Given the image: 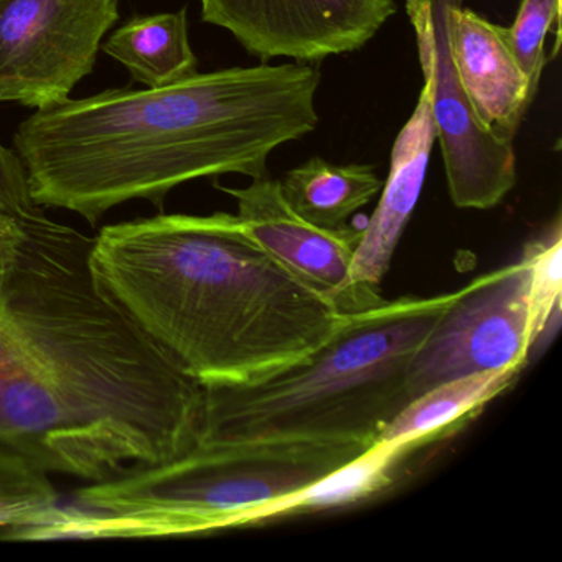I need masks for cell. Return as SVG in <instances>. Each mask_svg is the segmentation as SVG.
I'll return each instance as SVG.
<instances>
[{
  "label": "cell",
  "mask_w": 562,
  "mask_h": 562,
  "mask_svg": "<svg viewBox=\"0 0 562 562\" xmlns=\"http://www.w3.org/2000/svg\"><path fill=\"white\" fill-rule=\"evenodd\" d=\"M279 183L285 202L301 218L328 229L347 226L348 218L383 189L373 166H338L321 157L289 170Z\"/></svg>",
  "instance_id": "cell-15"
},
{
  "label": "cell",
  "mask_w": 562,
  "mask_h": 562,
  "mask_svg": "<svg viewBox=\"0 0 562 562\" xmlns=\"http://www.w3.org/2000/svg\"><path fill=\"white\" fill-rule=\"evenodd\" d=\"M449 44L457 80L480 126L513 143L539 87L516 61L506 27L456 5L449 15Z\"/></svg>",
  "instance_id": "cell-11"
},
{
  "label": "cell",
  "mask_w": 562,
  "mask_h": 562,
  "mask_svg": "<svg viewBox=\"0 0 562 562\" xmlns=\"http://www.w3.org/2000/svg\"><path fill=\"white\" fill-rule=\"evenodd\" d=\"M453 299L456 292L384 301L348 314L317 350L269 376L203 386L196 442L371 446L411 403V360Z\"/></svg>",
  "instance_id": "cell-4"
},
{
  "label": "cell",
  "mask_w": 562,
  "mask_h": 562,
  "mask_svg": "<svg viewBox=\"0 0 562 562\" xmlns=\"http://www.w3.org/2000/svg\"><path fill=\"white\" fill-rule=\"evenodd\" d=\"M519 371L518 368L482 371L436 384L404 406L384 427L380 440L413 450L443 436L505 393Z\"/></svg>",
  "instance_id": "cell-14"
},
{
  "label": "cell",
  "mask_w": 562,
  "mask_h": 562,
  "mask_svg": "<svg viewBox=\"0 0 562 562\" xmlns=\"http://www.w3.org/2000/svg\"><path fill=\"white\" fill-rule=\"evenodd\" d=\"M101 50L126 67L134 81L150 90L199 74V60L190 47L186 8L131 19L101 44Z\"/></svg>",
  "instance_id": "cell-13"
},
{
  "label": "cell",
  "mask_w": 562,
  "mask_h": 562,
  "mask_svg": "<svg viewBox=\"0 0 562 562\" xmlns=\"http://www.w3.org/2000/svg\"><path fill=\"white\" fill-rule=\"evenodd\" d=\"M430 93L432 83L429 78H424L416 108L394 140L390 173L383 182L380 202L361 233L351 262V281L357 285L380 289L401 236L419 202L437 140Z\"/></svg>",
  "instance_id": "cell-12"
},
{
  "label": "cell",
  "mask_w": 562,
  "mask_h": 562,
  "mask_svg": "<svg viewBox=\"0 0 562 562\" xmlns=\"http://www.w3.org/2000/svg\"><path fill=\"white\" fill-rule=\"evenodd\" d=\"M238 203V216L252 238L292 272L324 292L341 314L383 304L380 289L351 281V262L363 229L312 225L285 202L279 180L259 177L248 187H218Z\"/></svg>",
  "instance_id": "cell-10"
},
{
  "label": "cell",
  "mask_w": 562,
  "mask_h": 562,
  "mask_svg": "<svg viewBox=\"0 0 562 562\" xmlns=\"http://www.w3.org/2000/svg\"><path fill=\"white\" fill-rule=\"evenodd\" d=\"M25 239V218L0 212V278L12 268Z\"/></svg>",
  "instance_id": "cell-21"
},
{
  "label": "cell",
  "mask_w": 562,
  "mask_h": 562,
  "mask_svg": "<svg viewBox=\"0 0 562 562\" xmlns=\"http://www.w3.org/2000/svg\"><path fill=\"white\" fill-rule=\"evenodd\" d=\"M521 261L529 272V327L532 344L544 334L551 318L559 314L562 295V229L561 220L529 243Z\"/></svg>",
  "instance_id": "cell-18"
},
{
  "label": "cell",
  "mask_w": 562,
  "mask_h": 562,
  "mask_svg": "<svg viewBox=\"0 0 562 562\" xmlns=\"http://www.w3.org/2000/svg\"><path fill=\"white\" fill-rule=\"evenodd\" d=\"M60 495L48 473L19 457L0 456V529L35 538L61 515Z\"/></svg>",
  "instance_id": "cell-17"
},
{
  "label": "cell",
  "mask_w": 562,
  "mask_h": 562,
  "mask_svg": "<svg viewBox=\"0 0 562 562\" xmlns=\"http://www.w3.org/2000/svg\"><path fill=\"white\" fill-rule=\"evenodd\" d=\"M370 446L195 442L167 462L137 465L75 492L41 538H167L251 526L255 512L301 492Z\"/></svg>",
  "instance_id": "cell-5"
},
{
  "label": "cell",
  "mask_w": 562,
  "mask_h": 562,
  "mask_svg": "<svg viewBox=\"0 0 562 562\" xmlns=\"http://www.w3.org/2000/svg\"><path fill=\"white\" fill-rule=\"evenodd\" d=\"M404 4L414 32L420 31L429 15V0H404Z\"/></svg>",
  "instance_id": "cell-22"
},
{
  "label": "cell",
  "mask_w": 562,
  "mask_h": 562,
  "mask_svg": "<svg viewBox=\"0 0 562 562\" xmlns=\"http://www.w3.org/2000/svg\"><path fill=\"white\" fill-rule=\"evenodd\" d=\"M117 21L120 0H0V103L70 98Z\"/></svg>",
  "instance_id": "cell-6"
},
{
  "label": "cell",
  "mask_w": 562,
  "mask_h": 562,
  "mask_svg": "<svg viewBox=\"0 0 562 562\" xmlns=\"http://www.w3.org/2000/svg\"><path fill=\"white\" fill-rule=\"evenodd\" d=\"M0 212L29 218L42 212V206L32 200L27 177L21 159L14 150L0 143Z\"/></svg>",
  "instance_id": "cell-20"
},
{
  "label": "cell",
  "mask_w": 562,
  "mask_h": 562,
  "mask_svg": "<svg viewBox=\"0 0 562 562\" xmlns=\"http://www.w3.org/2000/svg\"><path fill=\"white\" fill-rule=\"evenodd\" d=\"M90 266L101 291L202 386L269 376L347 317L229 213L104 226Z\"/></svg>",
  "instance_id": "cell-3"
},
{
  "label": "cell",
  "mask_w": 562,
  "mask_h": 562,
  "mask_svg": "<svg viewBox=\"0 0 562 562\" xmlns=\"http://www.w3.org/2000/svg\"><path fill=\"white\" fill-rule=\"evenodd\" d=\"M465 0H429V18L416 34L424 78L432 83V117L450 199L457 209L490 210L515 189L513 143L486 133L463 97L450 58L449 15Z\"/></svg>",
  "instance_id": "cell-8"
},
{
  "label": "cell",
  "mask_w": 562,
  "mask_h": 562,
  "mask_svg": "<svg viewBox=\"0 0 562 562\" xmlns=\"http://www.w3.org/2000/svg\"><path fill=\"white\" fill-rule=\"evenodd\" d=\"M562 0H521L512 27L506 29L509 48L526 77L539 87L546 64V35L561 24Z\"/></svg>",
  "instance_id": "cell-19"
},
{
  "label": "cell",
  "mask_w": 562,
  "mask_h": 562,
  "mask_svg": "<svg viewBox=\"0 0 562 562\" xmlns=\"http://www.w3.org/2000/svg\"><path fill=\"white\" fill-rule=\"evenodd\" d=\"M91 246L25 218L0 278V456L94 483L192 449L205 387L101 291Z\"/></svg>",
  "instance_id": "cell-1"
},
{
  "label": "cell",
  "mask_w": 562,
  "mask_h": 562,
  "mask_svg": "<svg viewBox=\"0 0 562 562\" xmlns=\"http://www.w3.org/2000/svg\"><path fill=\"white\" fill-rule=\"evenodd\" d=\"M321 80L314 65L289 61L67 98L21 123L14 153L38 206L94 225L131 200L162 206L190 180L268 176L276 149L317 127Z\"/></svg>",
  "instance_id": "cell-2"
},
{
  "label": "cell",
  "mask_w": 562,
  "mask_h": 562,
  "mask_svg": "<svg viewBox=\"0 0 562 562\" xmlns=\"http://www.w3.org/2000/svg\"><path fill=\"white\" fill-rule=\"evenodd\" d=\"M528 288V268L519 259L457 291L411 360V401L453 378L508 368L522 370L535 345Z\"/></svg>",
  "instance_id": "cell-7"
},
{
  "label": "cell",
  "mask_w": 562,
  "mask_h": 562,
  "mask_svg": "<svg viewBox=\"0 0 562 562\" xmlns=\"http://www.w3.org/2000/svg\"><path fill=\"white\" fill-rule=\"evenodd\" d=\"M202 21L225 29L261 64H318L368 44L396 14L394 0H200Z\"/></svg>",
  "instance_id": "cell-9"
},
{
  "label": "cell",
  "mask_w": 562,
  "mask_h": 562,
  "mask_svg": "<svg viewBox=\"0 0 562 562\" xmlns=\"http://www.w3.org/2000/svg\"><path fill=\"white\" fill-rule=\"evenodd\" d=\"M411 452L401 443L378 439L360 456L318 479L301 492L276 499L255 512L251 525L301 513L328 512L357 505L386 490L394 470Z\"/></svg>",
  "instance_id": "cell-16"
}]
</instances>
